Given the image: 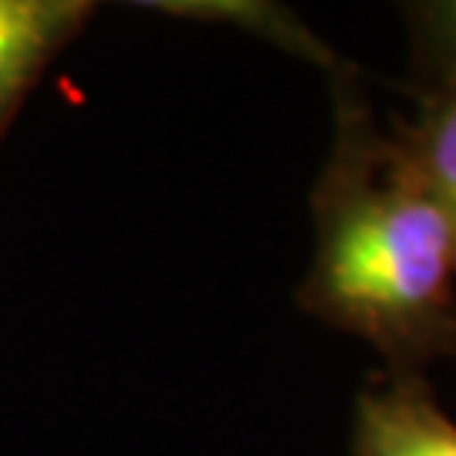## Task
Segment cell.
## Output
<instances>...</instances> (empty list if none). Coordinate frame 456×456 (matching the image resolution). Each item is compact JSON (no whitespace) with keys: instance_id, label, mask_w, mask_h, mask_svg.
I'll use <instances>...</instances> for the list:
<instances>
[{"instance_id":"3957f363","label":"cell","mask_w":456,"mask_h":456,"mask_svg":"<svg viewBox=\"0 0 456 456\" xmlns=\"http://www.w3.org/2000/svg\"><path fill=\"white\" fill-rule=\"evenodd\" d=\"M355 456H456V423L423 392H375L362 399Z\"/></svg>"},{"instance_id":"6da1fadb","label":"cell","mask_w":456,"mask_h":456,"mask_svg":"<svg viewBox=\"0 0 456 456\" xmlns=\"http://www.w3.org/2000/svg\"><path fill=\"white\" fill-rule=\"evenodd\" d=\"M456 230L406 156L348 166L318 224L311 294L322 314L382 345L429 342L446 322Z\"/></svg>"},{"instance_id":"5b68a950","label":"cell","mask_w":456,"mask_h":456,"mask_svg":"<svg viewBox=\"0 0 456 456\" xmlns=\"http://www.w3.org/2000/svg\"><path fill=\"white\" fill-rule=\"evenodd\" d=\"M423 28H426V45L440 58L446 68L456 71V0L446 4H433L423 7Z\"/></svg>"},{"instance_id":"277c9868","label":"cell","mask_w":456,"mask_h":456,"mask_svg":"<svg viewBox=\"0 0 456 456\" xmlns=\"http://www.w3.org/2000/svg\"><path fill=\"white\" fill-rule=\"evenodd\" d=\"M403 156L456 230V88L429 112Z\"/></svg>"},{"instance_id":"7a4b0ae2","label":"cell","mask_w":456,"mask_h":456,"mask_svg":"<svg viewBox=\"0 0 456 456\" xmlns=\"http://www.w3.org/2000/svg\"><path fill=\"white\" fill-rule=\"evenodd\" d=\"M92 11L85 0H0V135Z\"/></svg>"}]
</instances>
